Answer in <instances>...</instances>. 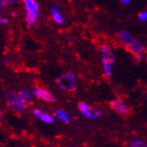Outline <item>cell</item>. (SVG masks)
<instances>
[{
    "label": "cell",
    "mask_w": 147,
    "mask_h": 147,
    "mask_svg": "<svg viewBox=\"0 0 147 147\" xmlns=\"http://www.w3.org/2000/svg\"><path fill=\"white\" fill-rule=\"evenodd\" d=\"M118 36L121 42L134 54V57L137 58L138 60L139 59L141 60L142 55L145 52V49L143 46V44L141 42H139L129 32H127L125 30L121 31Z\"/></svg>",
    "instance_id": "obj_1"
},
{
    "label": "cell",
    "mask_w": 147,
    "mask_h": 147,
    "mask_svg": "<svg viewBox=\"0 0 147 147\" xmlns=\"http://www.w3.org/2000/svg\"><path fill=\"white\" fill-rule=\"evenodd\" d=\"M33 92H30L28 90H22L18 94L10 93L8 97V102L11 105V107L16 111H23L24 107H26L28 102L32 98Z\"/></svg>",
    "instance_id": "obj_2"
},
{
    "label": "cell",
    "mask_w": 147,
    "mask_h": 147,
    "mask_svg": "<svg viewBox=\"0 0 147 147\" xmlns=\"http://www.w3.org/2000/svg\"><path fill=\"white\" fill-rule=\"evenodd\" d=\"M101 60L103 66L104 74L107 77H111L113 73V68L115 63V54L110 46L103 45L101 47Z\"/></svg>",
    "instance_id": "obj_3"
},
{
    "label": "cell",
    "mask_w": 147,
    "mask_h": 147,
    "mask_svg": "<svg viewBox=\"0 0 147 147\" xmlns=\"http://www.w3.org/2000/svg\"><path fill=\"white\" fill-rule=\"evenodd\" d=\"M56 84L65 91H72L77 87L76 77L71 72H66L56 79Z\"/></svg>",
    "instance_id": "obj_4"
},
{
    "label": "cell",
    "mask_w": 147,
    "mask_h": 147,
    "mask_svg": "<svg viewBox=\"0 0 147 147\" xmlns=\"http://www.w3.org/2000/svg\"><path fill=\"white\" fill-rule=\"evenodd\" d=\"M79 110L81 114V116L88 120H95L100 117L103 115L102 109H93L85 102H80L79 105Z\"/></svg>",
    "instance_id": "obj_5"
},
{
    "label": "cell",
    "mask_w": 147,
    "mask_h": 147,
    "mask_svg": "<svg viewBox=\"0 0 147 147\" xmlns=\"http://www.w3.org/2000/svg\"><path fill=\"white\" fill-rule=\"evenodd\" d=\"M110 106L118 114H120V115H127L129 113L128 107H127V105L120 98H117V99L112 100L111 103H110Z\"/></svg>",
    "instance_id": "obj_6"
},
{
    "label": "cell",
    "mask_w": 147,
    "mask_h": 147,
    "mask_svg": "<svg viewBox=\"0 0 147 147\" xmlns=\"http://www.w3.org/2000/svg\"><path fill=\"white\" fill-rule=\"evenodd\" d=\"M33 94L34 96H36L37 98H39L40 99H42L44 101H47V102H54L56 100L54 96L49 92L46 89H43V88H36V89H34L33 91Z\"/></svg>",
    "instance_id": "obj_7"
},
{
    "label": "cell",
    "mask_w": 147,
    "mask_h": 147,
    "mask_svg": "<svg viewBox=\"0 0 147 147\" xmlns=\"http://www.w3.org/2000/svg\"><path fill=\"white\" fill-rule=\"evenodd\" d=\"M51 16H52L53 20L58 24H63L65 22V18L63 17L57 5H53L51 8Z\"/></svg>",
    "instance_id": "obj_8"
},
{
    "label": "cell",
    "mask_w": 147,
    "mask_h": 147,
    "mask_svg": "<svg viewBox=\"0 0 147 147\" xmlns=\"http://www.w3.org/2000/svg\"><path fill=\"white\" fill-rule=\"evenodd\" d=\"M54 115L55 117L58 118L59 120H61L62 123L64 124H69L71 122V117H69V114L64 111L63 109H57L54 111Z\"/></svg>",
    "instance_id": "obj_9"
},
{
    "label": "cell",
    "mask_w": 147,
    "mask_h": 147,
    "mask_svg": "<svg viewBox=\"0 0 147 147\" xmlns=\"http://www.w3.org/2000/svg\"><path fill=\"white\" fill-rule=\"evenodd\" d=\"M41 15L39 12H26V22L29 26L34 25L38 20H39Z\"/></svg>",
    "instance_id": "obj_10"
},
{
    "label": "cell",
    "mask_w": 147,
    "mask_h": 147,
    "mask_svg": "<svg viewBox=\"0 0 147 147\" xmlns=\"http://www.w3.org/2000/svg\"><path fill=\"white\" fill-rule=\"evenodd\" d=\"M26 12H38L39 5L35 0H24Z\"/></svg>",
    "instance_id": "obj_11"
},
{
    "label": "cell",
    "mask_w": 147,
    "mask_h": 147,
    "mask_svg": "<svg viewBox=\"0 0 147 147\" xmlns=\"http://www.w3.org/2000/svg\"><path fill=\"white\" fill-rule=\"evenodd\" d=\"M40 119L42 121L43 123H46V124H53V123H54V121H55L54 117L51 116V115H49L47 113H42Z\"/></svg>",
    "instance_id": "obj_12"
},
{
    "label": "cell",
    "mask_w": 147,
    "mask_h": 147,
    "mask_svg": "<svg viewBox=\"0 0 147 147\" xmlns=\"http://www.w3.org/2000/svg\"><path fill=\"white\" fill-rule=\"evenodd\" d=\"M130 146L131 147H146L147 144H145L144 141H143L142 139L136 138L135 140H133V141L130 143Z\"/></svg>",
    "instance_id": "obj_13"
},
{
    "label": "cell",
    "mask_w": 147,
    "mask_h": 147,
    "mask_svg": "<svg viewBox=\"0 0 147 147\" xmlns=\"http://www.w3.org/2000/svg\"><path fill=\"white\" fill-rule=\"evenodd\" d=\"M138 18L140 21L142 22H145L147 21V11H143L138 15Z\"/></svg>",
    "instance_id": "obj_14"
},
{
    "label": "cell",
    "mask_w": 147,
    "mask_h": 147,
    "mask_svg": "<svg viewBox=\"0 0 147 147\" xmlns=\"http://www.w3.org/2000/svg\"><path fill=\"white\" fill-rule=\"evenodd\" d=\"M42 113V112L41 110H39V109H37V108H35V109L33 110V115H34V116L35 117H37V118H40Z\"/></svg>",
    "instance_id": "obj_15"
},
{
    "label": "cell",
    "mask_w": 147,
    "mask_h": 147,
    "mask_svg": "<svg viewBox=\"0 0 147 147\" xmlns=\"http://www.w3.org/2000/svg\"><path fill=\"white\" fill-rule=\"evenodd\" d=\"M7 19H5V18H4V17H1L0 16V24H7Z\"/></svg>",
    "instance_id": "obj_16"
},
{
    "label": "cell",
    "mask_w": 147,
    "mask_h": 147,
    "mask_svg": "<svg viewBox=\"0 0 147 147\" xmlns=\"http://www.w3.org/2000/svg\"><path fill=\"white\" fill-rule=\"evenodd\" d=\"M131 1H132V0H121V2H122L124 5H129L131 3Z\"/></svg>",
    "instance_id": "obj_17"
},
{
    "label": "cell",
    "mask_w": 147,
    "mask_h": 147,
    "mask_svg": "<svg viewBox=\"0 0 147 147\" xmlns=\"http://www.w3.org/2000/svg\"><path fill=\"white\" fill-rule=\"evenodd\" d=\"M5 2H6V0H0V7L3 5V4L5 3Z\"/></svg>",
    "instance_id": "obj_18"
},
{
    "label": "cell",
    "mask_w": 147,
    "mask_h": 147,
    "mask_svg": "<svg viewBox=\"0 0 147 147\" xmlns=\"http://www.w3.org/2000/svg\"><path fill=\"white\" fill-rule=\"evenodd\" d=\"M1 117H2V114H1V111H0V119H1Z\"/></svg>",
    "instance_id": "obj_19"
}]
</instances>
